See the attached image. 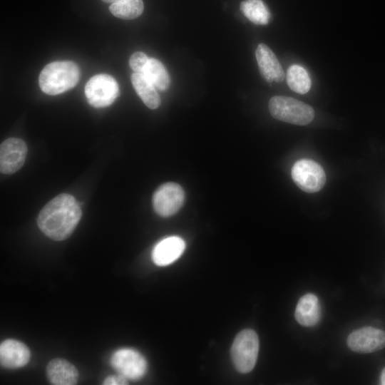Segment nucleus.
<instances>
[{
	"label": "nucleus",
	"mask_w": 385,
	"mask_h": 385,
	"mask_svg": "<svg viewBox=\"0 0 385 385\" xmlns=\"http://www.w3.org/2000/svg\"><path fill=\"white\" fill-rule=\"evenodd\" d=\"M128 384V379L121 374L109 376L103 382L104 385H125Z\"/></svg>",
	"instance_id": "4be33fe9"
},
{
	"label": "nucleus",
	"mask_w": 385,
	"mask_h": 385,
	"mask_svg": "<svg viewBox=\"0 0 385 385\" xmlns=\"http://www.w3.org/2000/svg\"><path fill=\"white\" fill-rule=\"evenodd\" d=\"M240 10L250 21L257 25H265L270 19V11L261 0H245L240 4Z\"/></svg>",
	"instance_id": "a211bd4d"
},
{
	"label": "nucleus",
	"mask_w": 385,
	"mask_h": 385,
	"mask_svg": "<svg viewBox=\"0 0 385 385\" xmlns=\"http://www.w3.org/2000/svg\"><path fill=\"white\" fill-rule=\"evenodd\" d=\"M255 56L262 76L268 83L282 82L284 78L283 68L273 51L265 44L260 43Z\"/></svg>",
	"instance_id": "f8f14e48"
},
{
	"label": "nucleus",
	"mask_w": 385,
	"mask_h": 385,
	"mask_svg": "<svg viewBox=\"0 0 385 385\" xmlns=\"http://www.w3.org/2000/svg\"><path fill=\"white\" fill-rule=\"evenodd\" d=\"M259 346V338L254 330L244 329L237 334L231 347V357L239 372L247 374L254 369Z\"/></svg>",
	"instance_id": "20e7f679"
},
{
	"label": "nucleus",
	"mask_w": 385,
	"mask_h": 385,
	"mask_svg": "<svg viewBox=\"0 0 385 385\" xmlns=\"http://www.w3.org/2000/svg\"><path fill=\"white\" fill-rule=\"evenodd\" d=\"M291 176L296 185L308 193L319 191L326 183L323 168L311 159H299L293 165Z\"/></svg>",
	"instance_id": "39448f33"
},
{
	"label": "nucleus",
	"mask_w": 385,
	"mask_h": 385,
	"mask_svg": "<svg viewBox=\"0 0 385 385\" xmlns=\"http://www.w3.org/2000/svg\"><path fill=\"white\" fill-rule=\"evenodd\" d=\"M380 384L385 385V367L382 369L380 375Z\"/></svg>",
	"instance_id": "5701e85b"
},
{
	"label": "nucleus",
	"mask_w": 385,
	"mask_h": 385,
	"mask_svg": "<svg viewBox=\"0 0 385 385\" xmlns=\"http://www.w3.org/2000/svg\"><path fill=\"white\" fill-rule=\"evenodd\" d=\"M185 248V241L180 237L170 236L163 239L152 252L153 262L160 267L167 266L178 259Z\"/></svg>",
	"instance_id": "ddd939ff"
},
{
	"label": "nucleus",
	"mask_w": 385,
	"mask_h": 385,
	"mask_svg": "<svg viewBox=\"0 0 385 385\" xmlns=\"http://www.w3.org/2000/svg\"><path fill=\"white\" fill-rule=\"evenodd\" d=\"M287 82L291 90L299 94L307 93L312 84L307 71L302 66L297 64L289 67Z\"/></svg>",
	"instance_id": "6ab92c4d"
},
{
	"label": "nucleus",
	"mask_w": 385,
	"mask_h": 385,
	"mask_svg": "<svg viewBox=\"0 0 385 385\" xmlns=\"http://www.w3.org/2000/svg\"><path fill=\"white\" fill-rule=\"evenodd\" d=\"M294 317L297 322L303 327L315 326L321 318V307L318 297L312 293L301 297L296 306Z\"/></svg>",
	"instance_id": "4468645a"
},
{
	"label": "nucleus",
	"mask_w": 385,
	"mask_h": 385,
	"mask_svg": "<svg viewBox=\"0 0 385 385\" xmlns=\"http://www.w3.org/2000/svg\"><path fill=\"white\" fill-rule=\"evenodd\" d=\"M79 77L80 70L74 62L53 61L43 68L39 75L38 83L45 93L58 95L73 88Z\"/></svg>",
	"instance_id": "f03ea898"
},
{
	"label": "nucleus",
	"mask_w": 385,
	"mask_h": 385,
	"mask_svg": "<svg viewBox=\"0 0 385 385\" xmlns=\"http://www.w3.org/2000/svg\"><path fill=\"white\" fill-rule=\"evenodd\" d=\"M148 60L149 58L144 53L138 51L132 54L129 64L135 73H143Z\"/></svg>",
	"instance_id": "412c9836"
},
{
	"label": "nucleus",
	"mask_w": 385,
	"mask_h": 385,
	"mask_svg": "<svg viewBox=\"0 0 385 385\" xmlns=\"http://www.w3.org/2000/svg\"><path fill=\"white\" fill-rule=\"evenodd\" d=\"M47 377L54 385H74L78 379L76 368L63 359L51 360L46 367Z\"/></svg>",
	"instance_id": "2eb2a0df"
},
{
	"label": "nucleus",
	"mask_w": 385,
	"mask_h": 385,
	"mask_svg": "<svg viewBox=\"0 0 385 385\" xmlns=\"http://www.w3.org/2000/svg\"><path fill=\"white\" fill-rule=\"evenodd\" d=\"M102 1H104V2H106V3H112V4H113V3H115V2H116V1H118L119 0H102Z\"/></svg>",
	"instance_id": "b1692460"
},
{
	"label": "nucleus",
	"mask_w": 385,
	"mask_h": 385,
	"mask_svg": "<svg viewBox=\"0 0 385 385\" xmlns=\"http://www.w3.org/2000/svg\"><path fill=\"white\" fill-rule=\"evenodd\" d=\"M346 343L354 352H375L385 347V332L372 327H364L350 333Z\"/></svg>",
	"instance_id": "1a4fd4ad"
},
{
	"label": "nucleus",
	"mask_w": 385,
	"mask_h": 385,
	"mask_svg": "<svg viewBox=\"0 0 385 385\" xmlns=\"http://www.w3.org/2000/svg\"><path fill=\"white\" fill-rule=\"evenodd\" d=\"M142 0H119L112 4L109 10L115 16L123 19H133L143 11Z\"/></svg>",
	"instance_id": "aec40b11"
},
{
	"label": "nucleus",
	"mask_w": 385,
	"mask_h": 385,
	"mask_svg": "<svg viewBox=\"0 0 385 385\" xmlns=\"http://www.w3.org/2000/svg\"><path fill=\"white\" fill-rule=\"evenodd\" d=\"M81 215V207L75 197L70 194L62 193L53 197L41 209L37 224L46 236L56 241H61L72 234Z\"/></svg>",
	"instance_id": "f257e3e1"
},
{
	"label": "nucleus",
	"mask_w": 385,
	"mask_h": 385,
	"mask_svg": "<svg viewBox=\"0 0 385 385\" xmlns=\"http://www.w3.org/2000/svg\"><path fill=\"white\" fill-rule=\"evenodd\" d=\"M185 192L182 187L175 183L161 185L153 196V206L157 214L167 217L176 213L182 207Z\"/></svg>",
	"instance_id": "6e6552de"
},
{
	"label": "nucleus",
	"mask_w": 385,
	"mask_h": 385,
	"mask_svg": "<svg viewBox=\"0 0 385 385\" xmlns=\"http://www.w3.org/2000/svg\"><path fill=\"white\" fill-rule=\"evenodd\" d=\"M30 356L29 347L20 341L9 339L0 344V362L5 368L18 369L24 366Z\"/></svg>",
	"instance_id": "9b49d317"
},
{
	"label": "nucleus",
	"mask_w": 385,
	"mask_h": 385,
	"mask_svg": "<svg viewBox=\"0 0 385 385\" xmlns=\"http://www.w3.org/2000/svg\"><path fill=\"white\" fill-rule=\"evenodd\" d=\"M111 364L119 374L133 381L143 378L148 369L145 358L139 351L130 348L115 351L111 356Z\"/></svg>",
	"instance_id": "0eeeda50"
},
{
	"label": "nucleus",
	"mask_w": 385,
	"mask_h": 385,
	"mask_svg": "<svg viewBox=\"0 0 385 385\" xmlns=\"http://www.w3.org/2000/svg\"><path fill=\"white\" fill-rule=\"evenodd\" d=\"M118 94V83L108 74L101 73L93 76L85 86L87 101L94 108H104L111 105Z\"/></svg>",
	"instance_id": "423d86ee"
},
{
	"label": "nucleus",
	"mask_w": 385,
	"mask_h": 385,
	"mask_svg": "<svg viewBox=\"0 0 385 385\" xmlns=\"http://www.w3.org/2000/svg\"><path fill=\"white\" fill-rule=\"evenodd\" d=\"M268 108L273 118L297 125H307L314 118V111L310 106L291 97L274 96L269 101Z\"/></svg>",
	"instance_id": "7ed1b4c3"
},
{
	"label": "nucleus",
	"mask_w": 385,
	"mask_h": 385,
	"mask_svg": "<svg viewBox=\"0 0 385 385\" xmlns=\"http://www.w3.org/2000/svg\"><path fill=\"white\" fill-rule=\"evenodd\" d=\"M26 154L27 146L22 139H6L0 146L1 173L6 175L16 173L24 165Z\"/></svg>",
	"instance_id": "9d476101"
},
{
	"label": "nucleus",
	"mask_w": 385,
	"mask_h": 385,
	"mask_svg": "<svg viewBox=\"0 0 385 385\" xmlns=\"http://www.w3.org/2000/svg\"><path fill=\"white\" fill-rule=\"evenodd\" d=\"M142 74H143L156 88L161 91H166L170 86L168 73L165 66L158 59L149 58Z\"/></svg>",
	"instance_id": "f3484780"
},
{
	"label": "nucleus",
	"mask_w": 385,
	"mask_h": 385,
	"mask_svg": "<svg viewBox=\"0 0 385 385\" xmlns=\"http://www.w3.org/2000/svg\"><path fill=\"white\" fill-rule=\"evenodd\" d=\"M131 82L135 91L145 105L150 109H155L160 104V98L155 87L142 73H133Z\"/></svg>",
	"instance_id": "dca6fc26"
}]
</instances>
